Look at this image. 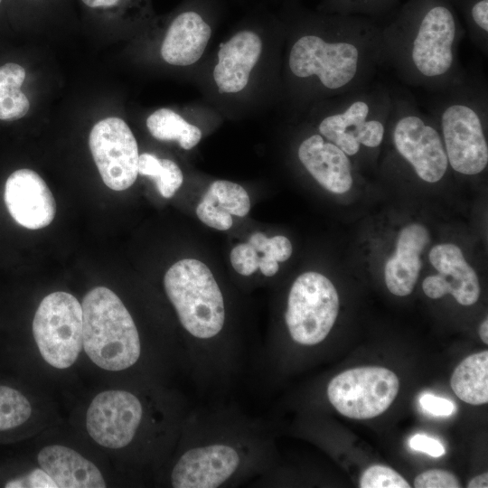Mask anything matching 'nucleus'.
I'll return each mask as SVG.
<instances>
[{"label":"nucleus","instance_id":"20","mask_svg":"<svg viewBox=\"0 0 488 488\" xmlns=\"http://www.w3.org/2000/svg\"><path fill=\"white\" fill-rule=\"evenodd\" d=\"M369 110L366 102L354 101L343 112L324 117L319 124V132L347 155H354L360 150L358 136Z\"/></svg>","mask_w":488,"mask_h":488},{"label":"nucleus","instance_id":"4","mask_svg":"<svg viewBox=\"0 0 488 488\" xmlns=\"http://www.w3.org/2000/svg\"><path fill=\"white\" fill-rule=\"evenodd\" d=\"M339 312V296L324 275L309 271L293 283L285 321L291 339L303 346L322 343L332 330Z\"/></svg>","mask_w":488,"mask_h":488},{"label":"nucleus","instance_id":"12","mask_svg":"<svg viewBox=\"0 0 488 488\" xmlns=\"http://www.w3.org/2000/svg\"><path fill=\"white\" fill-rule=\"evenodd\" d=\"M393 139L398 152L428 183L438 182L446 172L448 160L437 131L414 115L396 124Z\"/></svg>","mask_w":488,"mask_h":488},{"label":"nucleus","instance_id":"25","mask_svg":"<svg viewBox=\"0 0 488 488\" xmlns=\"http://www.w3.org/2000/svg\"><path fill=\"white\" fill-rule=\"evenodd\" d=\"M203 197L231 215L244 217L250 209V200L246 190L230 181L213 182Z\"/></svg>","mask_w":488,"mask_h":488},{"label":"nucleus","instance_id":"5","mask_svg":"<svg viewBox=\"0 0 488 488\" xmlns=\"http://www.w3.org/2000/svg\"><path fill=\"white\" fill-rule=\"evenodd\" d=\"M148 416V405L141 395L123 389H105L90 400L85 429L99 446L120 450L141 436Z\"/></svg>","mask_w":488,"mask_h":488},{"label":"nucleus","instance_id":"26","mask_svg":"<svg viewBox=\"0 0 488 488\" xmlns=\"http://www.w3.org/2000/svg\"><path fill=\"white\" fill-rule=\"evenodd\" d=\"M361 488H409V483L395 470L375 465L367 468L360 479Z\"/></svg>","mask_w":488,"mask_h":488},{"label":"nucleus","instance_id":"29","mask_svg":"<svg viewBox=\"0 0 488 488\" xmlns=\"http://www.w3.org/2000/svg\"><path fill=\"white\" fill-rule=\"evenodd\" d=\"M30 108L26 95L20 89H12L0 96V119L13 120L25 116Z\"/></svg>","mask_w":488,"mask_h":488},{"label":"nucleus","instance_id":"22","mask_svg":"<svg viewBox=\"0 0 488 488\" xmlns=\"http://www.w3.org/2000/svg\"><path fill=\"white\" fill-rule=\"evenodd\" d=\"M146 127L155 138L161 141L175 140L185 150L194 147L202 138V131L196 126L165 108L153 112L146 119Z\"/></svg>","mask_w":488,"mask_h":488},{"label":"nucleus","instance_id":"15","mask_svg":"<svg viewBox=\"0 0 488 488\" xmlns=\"http://www.w3.org/2000/svg\"><path fill=\"white\" fill-rule=\"evenodd\" d=\"M38 467L53 482L55 488H104L106 478L91 460L76 449L61 444L42 446L37 455Z\"/></svg>","mask_w":488,"mask_h":488},{"label":"nucleus","instance_id":"13","mask_svg":"<svg viewBox=\"0 0 488 488\" xmlns=\"http://www.w3.org/2000/svg\"><path fill=\"white\" fill-rule=\"evenodd\" d=\"M4 199L12 218L24 228H44L55 217L54 197L33 170L19 169L11 174L5 182Z\"/></svg>","mask_w":488,"mask_h":488},{"label":"nucleus","instance_id":"27","mask_svg":"<svg viewBox=\"0 0 488 488\" xmlns=\"http://www.w3.org/2000/svg\"><path fill=\"white\" fill-rule=\"evenodd\" d=\"M153 179L160 194L164 198H171L181 187L183 175L174 161L160 159V164Z\"/></svg>","mask_w":488,"mask_h":488},{"label":"nucleus","instance_id":"14","mask_svg":"<svg viewBox=\"0 0 488 488\" xmlns=\"http://www.w3.org/2000/svg\"><path fill=\"white\" fill-rule=\"evenodd\" d=\"M429 260L438 274L424 279L422 288L427 296L437 299L450 294L463 305L477 302L480 296L477 275L457 246L451 243L435 246L430 250Z\"/></svg>","mask_w":488,"mask_h":488},{"label":"nucleus","instance_id":"2","mask_svg":"<svg viewBox=\"0 0 488 488\" xmlns=\"http://www.w3.org/2000/svg\"><path fill=\"white\" fill-rule=\"evenodd\" d=\"M165 294L184 331L206 343L221 333L226 310L222 292L211 269L195 258H183L164 277Z\"/></svg>","mask_w":488,"mask_h":488},{"label":"nucleus","instance_id":"3","mask_svg":"<svg viewBox=\"0 0 488 488\" xmlns=\"http://www.w3.org/2000/svg\"><path fill=\"white\" fill-rule=\"evenodd\" d=\"M32 333L39 355L49 367L71 368L82 352L81 304L64 291L45 296L34 314Z\"/></svg>","mask_w":488,"mask_h":488},{"label":"nucleus","instance_id":"37","mask_svg":"<svg viewBox=\"0 0 488 488\" xmlns=\"http://www.w3.org/2000/svg\"><path fill=\"white\" fill-rule=\"evenodd\" d=\"M159 164L160 158L156 157L152 154L144 153L142 155H139L138 174L153 178L159 166Z\"/></svg>","mask_w":488,"mask_h":488},{"label":"nucleus","instance_id":"9","mask_svg":"<svg viewBox=\"0 0 488 488\" xmlns=\"http://www.w3.org/2000/svg\"><path fill=\"white\" fill-rule=\"evenodd\" d=\"M89 145L104 183L114 191L128 189L138 174V146L127 123L116 117L98 122Z\"/></svg>","mask_w":488,"mask_h":488},{"label":"nucleus","instance_id":"18","mask_svg":"<svg viewBox=\"0 0 488 488\" xmlns=\"http://www.w3.org/2000/svg\"><path fill=\"white\" fill-rule=\"evenodd\" d=\"M211 28L193 9L183 10L171 21L164 38L161 55L169 64L188 66L203 54Z\"/></svg>","mask_w":488,"mask_h":488},{"label":"nucleus","instance_id":"23","mask_svg":"<svg viewBox=\"0 0 488 488\" xmlns=\"http://www.w3.org/2000/svg\"><path fill=\"white\" fill-rule=\"evenodd\" d=\"M248 243L261 254L258 268L266 277L274 276L278 271V262L287 260L292 254L290 240L281 235L267 238L264 233L257 231L250 235Z\"/></svg>","mask_w":488,"mask_h":488},{"label":"nucleus","instance_id":"1","mask_svg":"<svg viewBox=\"0 0 488 488\" xmlns=\"http://www.w3.org/2000/svg\"><path fill=\"white\" fill-rule=\"evenodd\" d=\"M82 351L98 368L118 372L135 367L143 356L138 328L119 296L96 286L83 297Z\"/></svg>","mask_w":488,"mask_h":488},{"label":"nucleus","instance_id":"17","mask_svg":"<svg viewBox=\"0 0 488 488\" xmlns=\"http://www.w3.org/2000/svg\"><path fill=\"white\" fill-rule=\"evenodd\" d=\"M298 157L309 174L327 191L344 193L352 184L351 163L347 155L315 134L304 140Z\"/></svg>","mask_w":488,"mask_h":488},{"label":"nucleus","instance_id":"38","mask_svg":"<svg viewBox=\"0 0 488 488\" xmlns=\"http://www.w3.org/2000/svg\"><path fill=\"white\" fill-rule=\"evenodd\" d=\"M474 23L484 32H488V0H480L472 7Z\"/></svg>","mask_w":488,"mask_h":488},{"label":"nucleus","instance_id":"6","mask_svg":"<svg viewBox=\"0 0 488 488\" xmlns=\"http://www.w3.org/2000/svg\"><path fill=\"white\" fill-rule=\"evenodd\" d=\"M250 455L233 439L216 438L194 444L174 463L169 483L174 488H217L246 470Z\"/></svg>","mask_w":488,"mask_h":488},{"label":"nucleus","instance_id":"11","mask_svg":"<svg viewBox=\"0 0 488 488\" xmlns=\"http://www.w3.org/2000/svg\"><path fill=\"white\" fill-rule=\"evenodd\" d=\"M455 22L444 5L431 7L423 16L412 43L411 59L417 70L433 78L446 74L454 61Z\"/></svg>","mask_w":488,"mask_h":488},{"label":"nucleus","instance_id":"19","mask_svg":"<svg viewBox=\"0 0 488 488\" xmlns=\"http://www.w3.org/2000/svg\"><path fill=\"white\" fill-rule=\"evenodd\" d=\"M428 242V232L420 224H410L399 232L396 252L384 269L387 287L393 295L405 296L412 292L421 267L420 254Z\"/></svg>","mask_w":488,"mask_h":488},{"label":"nucleus","instance_id":"33","mask_svg":"<svg viewBox=\"0 0 488 488\" xmlns=\"http://www.w3.org/2000/svg\"><path fill=\"white\" fill-rule=\"evenodd\" d=\"M24 79L25 70L21 65L8 62L0 66V96L20 89Z\"/></svg>","mask_w":488,"mask_h":488},{"label":"nucleus","instance_id":"8","mask_svg":"<svg viewBox=\"0 0 488 488\" xmlns=\"http://www.w3.org/2000/svg\"><path fill=\"white\" fill-rule=\"evenodd\" d=\"M360 53L348 42H329L308 34L299 38L289 55V68L299 78L316 76L329 89L347 86L356 76Z\"/></svg>","mask_w":488,"mask_h":488},{"label":"nucleus","instance_id":"42","mask_svg":"<svg viewBox=\"0 0 488 488\" xmlns=\"http://www.w3.org/2000/svg\"><path fill=\"white\" fill-rule=\"evenodd\" d=\"M2 3H3V0H0V5H1Z\"/></svg>","mask_w":488,"mask_h":488},{"label":"nucleus","instance_id":"34","mask_svg":"<svg viewBox=\"0 0 488 488\" xmlns=\"http://www.w3.org/2000/svg\"><path fill=\"white\" fill-rule=\"evenodd\" d=\"M421 408L434 416H450L455 410V406L453 401L426 393L419 398Z\"/></svg>","mask_w":488,"mask_h":488},{"label":"nucleus","instance_id":"35","mask_svg":"<svg viewBox=\"0 0 488 488\" xmlns=\"http://www.w3.org/2000/svg\"><path fill=\"white\" fill-rule=\"evenodd\" d=\"M384 127L376 119L366 120L358 136L360 145L368 147L379 146L383 139Z\"/></svg>","mask_w":488,"mask_h":488},{"label":"nucleus","instance_id":"41","mask_svg":"<svg viewBox=\"0 0 488 488\" xmlns=\"http://www.w3.org/2000/svg\"><path fill=\"white\" fill-rule=\"evenodd\" d=\"M479 335L482 341L487 344L488 343V320L485 319L479 327Z\"/></svg>","mask_w":488,"mask_h":488},{"label":"nucleus","instance_id":"7","mask_svg":"<svg viewBox=\"0 0 488 488\" xmlns=\"http://www.w3.org/2000/svg\"><path fill=\"white\" fill-rule=\"evenodd\" d=\"M399 389L398 376L383 367L350 369L333 377L327 387L333 407L355 419L375 418L385 412Z\"/></svg>","mask_w":488,"mask_h":488},{"label":"nucleus","instance_id":"16","mask_svg":"<svg viewBox=\"0 0 488 488\" xmlns=\"http://www.w3.org/2000/svg\"><path fill=\"white\" fill-rule=\"evenodd\" d=\"M262 51V41L253 31L235 33L220 44L213 79L220 93H236L248 84Z\"/></svg>","mask_w":488,"mask_h":488},{"label":"nucleus","instance_id":"24","mask_svg":"<svg viewBox=\"0 0 488 488\" xmlns=\"http://www.w3.org/2000/svg\"><path fill=\"white\" fill-rule=\"evenodd\" d=\"M33 412L28 398L20 390L0 385V432L25 424Z\"/></svg>","mask_w":488,"mask_h":488},{"label":"nucleus","instance_id":"31","mask_svg":"<svg viewBox=\"0 0 488 488\" xmlns=\"http://www.w3.org/2000/svg\"><path fill=\"white\" fill-rule=\"evenodd\" d=\"M416 488H459L456 476L445 470L433 469L421 473L414 480Z\"/></svg>","mask_w":488,"mask_h":488},{"label":"nucleus","instance_id":"36","mask_svg":"<svg viewBox=\"0 0 488 488\" xmlns=\"http://www.w3.org/2000/svg\"><path fill=\"white\" fill-rule=\"evenodd\" d=\"M409 446L414 450L426 453L434 457L441 456L446 452L440 441L423 434L414 435L409 440Z\"/></svg>","mask_w":488,"mask_h":488},{"label":"nucleus","instance_id":"39","mask_svg":"<svg viewBox=\"0 0 488 488\" xmlns=\"http://www.w3.org/2000/svg\"><path fill=\"white\" fill-rule=\"evenodd\" d=\"M129 0H80V2L91 10H115L123 6Z\"/></svg>","mask_w":488,"mask_h":488},{"label":"nucleus","instance_id":"40","mask_svg":"<svg viewBox=\"0 0 488 488\" xmlns=\"http://www.w3.org/2000/svg\"><path fill=\"white\" fill-rule=\"evenodd\" d=\"M467 487L469 488H487L488 487V474L487 473L482 474L474 477L469 483Z\"/></svg>","mask_w":488,"mask_h":488},{"label":"nucleus","instance_id":"28","mask_svg":"<svg viewBox=\"0 0 488 488\" xmlns=\"http://www.w3.org/2000/svg\"><path fill=\"white\" fill-rule=\"evenodd\" d=\"M196 214L204 224L219 230H227L233 223L231 214L204 197L197 205Z\"/></svg>","mask_w":488,"mask_h":488},{"label":"nucleus","instance_id":"10","mask_svg":"<svg viewBox=\"0 0 488 488\" xmlns=\"http://www.w3.org/2000/svg\"><path fill=\"white\" fill-rule=\"evenodd\" d=\"M441 126L447 160L463 174L481 173L488 163V147L477 113L465 104L447 107Z\"/></svg>","mask_w":488,"mask_h":488},{"label":"nucleus","instance_id":"32","mask_svg":"<svg viewBox=\"0 0 488 488\" xmlns=\"http://www.w3.org/2000/svg\"><path fill=\"white\" fill-rule=\"evenodd\" d=\"M5 488H55L53 482L38 466L5 483Z\"/></svg>","mask_w":488,"mask_h":488},{"label":"nucleus","instance_id":"21","mask_svg":"<svg viewBox=\"0 0 488 488\" xmlns=\"http://www.w3.org/2000/svg\"><path fill=\"white\" fill-rule=\"evenodd\" d=\"M451 388L463 401L471 405L488 402V352L466 357L454 371Z\"/></svg>","mask_w":488,"mask_h":488},{"label":"nucleus","instance_id":"30","mask_svg":"<svg viewBox=\"0 0 488 488\" xmlns=\"http://www.w3.org/2000/svg\"><path fill=\"white\" fill-rule=\"evenodd\" d=\"M230 258L233 268L242 276H250L258 268L259 254L248 242L235 246Z\"/></svg>","mask_w":488,"mask_h":488}]
</instances>
